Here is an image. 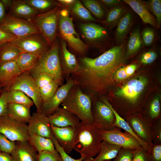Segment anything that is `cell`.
Wrapping results in <instances>:
<instances>
[{"label": "cell", "mask_w": 161, "mask_h": 161, "mask_svg": "<svg viewBox=\"0 0 161 161\" xmlns=\"http://www.w3.org/2000/svg\"><path fill=\"white\" fill-rule=\"evenodd\" d=\"M126 42L125 40L95 58H79V69L70 78L92 97L107 95L114 84L116 71L124 63Z\"/></svg>", "instance_id": "6da1fadb"}, {"label": "cell", "mask_w": 161, "mask_h": 161, "mask_svg": "<svg viewBox=\"0 0 161 161\" xmlns=\"http://www.w3.org/2000/svg\"><path fill=\"white\" fill-rule=\"evenodd\" d=\"M76 128L78 133L74 149L83 160L93 158L98 154L103 140L101 130L92 123L81 122Z\"/></svg>", "instance_id": "7a4b0ae2"}, {"label": "cell", "mask_w": 161, "mask_h": 161, "mask_svg": "<svg viewBox=\"0 0 161 161\" xmlns=\"http://www.w3.org/2000/svg\"><path fill=\"white\" fill-rule=\"evenodd\" d=\"M92 101L91 96L76 84L61 104L63 108L75 115L80 122L92 123Z\"/></svg>", "instance_id": "3957f363"}, {"label": "cell", "mask_w": 161, "mask_h": 161, "mask_svg": "<svg viewBox=\"0 0 161 161\" xmlns=\"http://www.w3.org/2000/svg\"><path fill=\"white\" fill-rule=\"evenodd\" d=\"M60 41L57 39L50 49L40 58L35 66L30 72L34 78L44 73L52 76L59 84L62 85L63 81L60 58Z\"/></svg>", "instance_id": "277c9868"}, {"label": "cell", "mask_w": 161, "mask_h": 161, "mask_svg": "<svg viewBox=\"0 0 161 161\" xmlns=\"http://www.w3.org/2000/svg\"><path fill=\"white\" fill-rule=\"evenodd\" d=\"M61 9V5L59 4L48 11L35 15L29 21L39 30L51 47L57 39Z\"/></svg>", "instance_id": "5b68a950"}, {"label": "cell", "mask_w": 161, "mask_h": 161, "mask_svg": "<svg viewBox=\"0 0 161 161\" xmlns=\"http://www.w3.org/2000/svg\"><path fill=\"white\" fill-rule=\"evenodd\" d=\"M58 35L76 53L80 55L85 54L88 46L80 39L75 31L68 10L61 9L59 16Z\"/></svg>", "instance_id": "8992f818"}, {"label": "cell", "mask_w": 161, "mask_h": 161, "mask_svg": "<svg viewBox=\"0 0 161 161\" xmlns=\"http://www.w3.org/2000/svg\"><path fill=\"white\" fill-rule=\"evenodd\" d=\"M0 28L17 38L40 32L30 21L15 17L9 13L6 14L0 22Z\"/></svg>", "instance_id": "52a82bcc"}, {"label": "cell", "mask_w": 161, "mask_h": 161, "mask_svg": "<svg viewBox=\"0 0 161 161\" xmlns=\"http://www.w3.org/2000/svg\"><path fill=\"white\" fill-rule=\"evenodd\" d=\"M92 124L101 131H110L117 127L114 115L111 108L101 100L92 101Z\"/></svg>", "instance_id": "ba28073f"}, {"label": "cell", "mask_w": 161, "mask_h": 161, "mask_svg": "<svg viewBox=\"0 0 161 161\" xmlns=\"http://www.w3.org/2000/svg\"><path fill=\"white\" fill-rule=\"evenodd\" d=\"M10 42L16 47L21 53H29L41 57L51 47L40 32L17 38Z\"/></svg>", "instance_id": "9c48e42d"}, {"label": "cell", "mask_w": 161, "mask_h": 161, "mask_svg": "<svg viewBox=\"0 0 161 161\" xmlns=\"http://www.w3.org/2000/svg\"><path fill=\"white\" fill-rule=\"evenodd\" d=\"M18 89L25 93L33 101L36 108V112H41L42 101L39 89L30 72H23L10 85L7 91Z\"/></svg>", "instance_id": "30bf717a"}, {"label": "cell", "mask_w": 161, "mask_h": 161, "mask_svg": "<svg viewBox=\"0 0 161 161\" xmlns=\"http://www.w3.org/2000/svg\"><path fill=\"white\" fill-rule=\"evenodd\" d=\"M0 133L12 141H28L27 125L14 120L7 115L0 117Z\"/></svg>", "instance_id": "8fae6325"}, {"label": "cell", "mask_w": 161, "mask_h": 161, "mask_svg": "<svg viewBox=\"0 0 161 161\" xmlns=\"http://www.w3.org/2000/svg\"><path fill=\"white\" fill-rule=\"evenodd\" d=\"M103 140L120 146L121 148L134 150L143 147L134 136L125 131H121L117 127L110 131H101Z\"/></svg>", "instance_id": "7c38bea8"}, {"label": "cell", "mask_w": 161, "mask_h": 161, "mask_svg": "<svg viewBox=\"0 0 161 161\" xmlns=\"http://www.w3.org/2000/svg\"><path fill=\"white\" fill-rule=\"evenodd\" d=\"M66 83L59 87L52 97L48 100L43 103L41 112L48 117L59 107L66 97L72 87L77 84L70 77L66 78Z\"/></svg>", "instance_id": "4fadbf2b"}, {"label": "cell", "mask_w": 161, "mask_h": 161, "mask_svg": "<svg viewBox=\"0 0 161 161\" xmlns=\"http://www.w3.org/2000/svg\"><path fill=\"white\" fill-rule=\"evenodd\" d=\"M125 119L139 138L149 145L153 143V125L145 120L140 114H134Z\"/></svg>", "instance_id": "5bb4252c"}, {"label": "cell", "mask_w": 161, "mask_h": 161, "mask_svg": "<svg viewBox=\"0 0 161 161\" xmlns=\"http://www.w3.org/2000/svg\"><path fill=\"white\" fill-rule=\"evenodd\" d=\"M52 133L58 143L67 153H70L74 149L77 134L76 127L69 126L57 127L51 125Z\"/></svg>", "instance_id": "9a60e30c"}, {"label": "cell", "mask_w": 161, "mask_h": 161, "mask_svg": "<svg viewBox=\"0 0 161 161\" xmlns=\"http://www.w3.org/2000/svg\"><path fill=\"white\" fill-rule=\"evenodd\" d=\"M29 133L51 139L53 136L51 125L48 117L43 113H33L27 125Z\"/></svg>", "instance_id": "2e32d148"}, {"label": "cell", "mask_w": 161, "mask_h": 161, "mask_svg": "<svg viewBox=\"0 0 161 161\" xmlns=\"http://www.w3.org/2000/svg\"><path fill=\"white\" fill-rule=\"evenodd\" d=\"M67 44L61 39L60 41V58L63 76L69 78L70 75L78 71L79 65L75 56L67 48Z\"/></svg>", "instance_id": "e0dca14e"}, {"label": "cell", "mask_w": 161, "mask_h": 161, "mask_svg": "<svg viewBox=\"0 0 161 161\" xmlns=\"http://www.w3.org/2000/svg\"><path fill=\"white\" fill-rule=\"evenodd\" d=\"M23 72L15 60L0 64V88L7 90L10 85Z\"/></svg>", "instance_id": "ac0fdd59"}, {"label": "cell", "mask_w": 161, "mask_h": 161, "mask_svg": "<svg viewBox=\"0 0 161 161\" xmlns=\"http://www.w3.org/2000/svg\"><path fill=\"white\" fill-rule=\"evenodd\" d=\"M48 117L50 125L57 127L72 126L76 128L80 122L75 115L63 108L59 107Z\"/></svg>", "instance_id": "d6986e66"}, {"label": "cell", "mask_w": 161, "mask_h": 161, "mask_svg": "<svg viewBox=\"0 0 161 161\" xmlns=\"http://www.w3.org/2000/svg\"><path fill=\"white\" fill-rule=\"evenodd\" d=\"M80 28L83 36L90 43H96L107 38L108 32L105 27L94 23L81 24Z\"/></svg>", "instance_id": "ffe728a7"}, {"label": "cell", "mask_w": 161, "mask_h": 161, "mask_svg": "<svg viewBox=\"0 0 161 161\" xmlns=\"http://www.w3.org/2000/svg\"><path fill=\"white\" fill-rule=\"evenodd\" d=\"M15 142V148L10 154L13 161H38L37 151L28 141Z\"/></svg>", "instance_id": "44dd1931"}, {"label": "cell", "mask_w": 161, "mask_h": 161, "mask_svg": "<svg viewBox=\"0 0 161 161\" xmlns=\"http://www.w3.org/2000/svg\"><path fill=\"white\" fill-rule=\"evenodd\" d=\"M9 13L20 18L30 21L40 13L32 7L24 0H13Z\"/></svg>", "instance_id": "7402d4cb"}, {"label": "cell", "mask_w": 161, "mask_h": 161, "mask_svg": "<svg viewBox=\"0 0 161 161\" xmlns=\"http://www.w3.org/2000/svg\"><path fill=\"white\" fill-rule=\"evenodd\" d=\"M140 17L143 22L157 28L155 18L148 10L144 1L140 0H123Z\"/></svg>", "instance_id": "603a6c76"}, {"label": "cell", "mask_w": 161, "mask_h": 161, "mask_svg": "<svg viewBox=\"0 0 161 161\" xmlns=\"http://www.w3.org/2000/svg\"><path fill=\"white\" fill-rule=\"evenodd\" d=\"M7 110L9 117L19 122L28 123L31 117L30 109L23 105L8 103Z\"/></svg>", "instance_id": "cb8c5ba5"}, {"label": "cell", "mask_w": 161, "mask_h": 161, "mask_svg": "<svg viewBox=\"0 0 161 161\" xmlns=\"http://www.w3.org/2000/svg\"><path fill=\"white\" fill-rule=\"evenodd\" d=\"M133 22V16L131 12L127 11L117 23L115 32L117 42L121 44L124 41Z\"/></svg>", "instance_id": "d4e9b609"}, {"label": "cell", "mask_w": 161, "mask_h": 161, "mask_svg": "<svg viewBox=\"0 0 161 161\" xmlns=\"http://www.w3.org/2000/svg\"><path fill=\"white\" fill-rule=\"evenodd\" d=\"M121 148L105 140L101 143L97 156L91 158V161H103L111 160L117 156Z\"/></svg>", "instance_id": "484cf974"}, {"label": "cell", "mask_w": 161, "mask_h": 161, "mask_svg": "<svg viewBox=\"0 0 161 161\" xmlns=\"http://www.w3.org/2000/svg\"><path fill=\"white\" fill-rule=\"evenodd\" d=\"M28 141L38 152L43 151H52L55 149L51 139L38 134L29 133Z\"/></svg>", "instance_id": "4316f807"}, {"label": "cell", "mask_w": 161, "mask_h": 161, "mask_svg": "<svg viewBox=\"0 0 161 161\" xmlns=\"http://www.w3.org/2000/svg\"><path fill=\"white\" fill-rule=\"evenodd\" d=\"M125 6L120 4L116 6L109 10L105 19L102 23L104 27L113 28L116 26L120 20L127 11Z\"/></svg>", "instance_id": "83f0119b"}, {"label": "cell", "mask_w": 161, "mask_h": 161, "mask_svg": "<svg viewBox=\"0 0 161 161\" xmlns=\"http://www.w3.org/2000/svg\"><path fill=\"white\" fill-rule=\"evenodd\" d=\"M41 57L29 53H21L15 60L23 72H30L38 64Z\"/></svg>", "instance_id": "f1b7e54d"}, {"label": "cell", "mask_w": 161, "mask_h": 161, "mask_svg": "<svg viewBox=\"0 0 161 161\" xmlns=\"http://www.w3.org/2000/svg\"><path fill=\"white\" fill-rule=\"evenodd\" d=\"M143 46L139 27L135 28L131 34L126 44V56L132 55Z\"/></svg>", "instance_id": "f546056e"}, {"label": "cell", "mask_w": 161, "mask_h": 161, "mask_svg": "<svg viewBox=\"0 0 161 161\" xmlns=\"http://www.w3.org/2000/svg\"><path fill=\"white\" fill-rule=\"evenodd\" d=\"M141 115L147 121L153 125L160 118V98L158 97L154 98L147 106L146 110Z\"/></svg>", "instance_id": "4dcf8cb0"}, {"label": "cell", "mask_w": 161, "mask_h": 161, "mask_svg": "<svg viewBox=\"0 0 161 161\" xmlns=\"http://www.w3.org/2000/svg\"><path fill=\"white\" fill-rule=\"evenodd\" d=\"M101 100L103 101L111 108L114 113L116 119V122L117 127H118L120 129L121 128L124 129L125 131L132 135L137 140L141 145L142 147L148 151L149 148V145L148 144L145 143L141 140L137 136L133 131L130 126L128 123L126 121V120L119 115L112 107L108 100L104 99H102Z\"/></svg>", "instance_id": "1f68e13d"}, {"label": "cell", "mask_w": 161, "mask_h": 161, "mask_svg": "<svg viewBox=\"0 0 161 161\" xmlns=\"http://www.w3.org/2000/svg\"><path fill=\"white\" fill-rule=\"evenodd\" d=\"M6 99L8 103H14L24 105L30 109L34 103L25 93L18 89L7 91Z\"/></svg>", "instance_id": "d6a6232c"}, {"label": "cell", "mask_w": 161, "mask_h": 161, "mask_svg": "<svg viewBox=\"0 0 161 161\" xmlns=\"http://www.w3.org/2000/svg\"><path fill=\"white\" fill-rule=\"evenodd\" d=\"M21 53L20 50L10 42L0 46V64L15 60Z\"/></svg>", "instance_id": "836d02e7"}, {"label": "cell", "mask_w": 161, "mask_h": 161, "mask_svg": "<svg viewBox=\"0 0 161 161\" xmlns=\"http://www.w3.org/2000/svg\"><path fill=\"white\" fill-rule=\"evenodd\" d=\"M71 7L73 13L80 19L88 21H99L79 1L75 0Z\"/></svg>", "instance_id": "e575fe53"}, {"label": "cell", "mask_w": 161, "mask_h": 161, "mask_svg": "<svg viewBox=\"0 0 161 161\" xmlns=\"http://www.w3.org/2000/svg\"><path fill=\"white\" fill-rule=\"evenodd\" d=\"M24 1L40 13L48 11L59 4L58 1L51 0H24Z\"/></svg>", "instance_id": "d590c367"}, {"label": "cell", "mask_w": 161, "mask_h": 161, "mask_svg": "<svg viewBox=\"0 0 161 161\" xmlns=\"http://www.w3.org/2000/svg\"><path fill=\"white\" fill-rule=\"evenodd\" d=\"M59 86L58 83L54 80L39 89V92L42 102H45L49 100Z\"/></svg>", "instance_id": "8d00e7d4"}, {"label": "cell", "mask_w": 161, "mask_h": 161, "mask_svg": "<svg viewBox=\"0 0 161 161\" xmlns=\"http://www.w3.org/2000/svg\"><path fill=\"white\" fill-rule=\"evenodd\" d=\"M83 5L96 18H102L104 15V9L100 1L94 0H82Z\"/></svg>", "instance_id": "74e56055"}, {"label": "cell", "mask_w": 161, "mask_h": 161, "mask_svg": "<svg viewBox=\"0 0 161 161\" xmlns=\"http://www.w3.org/2000/svg\"><path fill=\"white\" fill-rule=\"evenodd\" d=\"M144 2L148 10L156 19L157 28H160L161 25V0H149Z\"/></svg>", "instance_id": "f35d334b"}, {"label": "cell", "mask_w": 161, "mask_h": 161, "mask_svg": "<svg viewBox=\"0 0 161 161\" xmlns=\"http://www.w3.org/2000/svg\"><path fill=\"white\" fill-rule=\"evenodd\" d=\"M38 161H62L61 155L55 149L52 151H43L38 152Z\"/></svg>", "instance_id": "ab89813d"}, {"label": "cell", "mask_w": 161, "mask_h": 161, "mask_svg": "<svg viewBox=\"0 0 161 161\" xmlns=\"http://www.w3.org/2000/svg\"><path fill=\"white\" fill-rule=\"evenodd\" d=\"M16 146V142L11 141L0 133V151L10 154Z\"/></svg>", "instance_id": "60d3db41"}, {"label": "cell", "mask_w": 161, "mask_h": 161, "mask_svg": "<svg viewBox=\"0 0 161 161\" xmlns=\"http://www.w3.org/2000/svg\"><path fill=\"white\" fill-rule=\"evenodd\" d=\"M147 161H161V144L153 143L147 151Z\"/></svg>", "instance_id": "b9f144b4"}, {"label": "cell", "mask_w": 161, "mask_h": 161, "mask_svg": "<svg viewBox=\"0 0 161 161\" xmlns=\"http://www.w3.org/2000/svg\"><path fill=\"white\" fill-rule=\"evenodd\" d=\"M140 35L143 45L149 46L153 44L155 38V34L152 28L149 27L145 28L140 33Z\"/></svg>", "instance_id": "7bdbcfd3"}, {"label": "cell", "mask_w": 161, "mask_h": 161, "mask_svg": "<svg viewBox=\"0 0 161 161\" xmlns=\"http://www.w3.org/2000/svg\"><path fill=\"white\" fill-rule=\"evenodd\" d=\"M153 125L152 143L155 144H161V119L160 117Z\"/></svg>", "instance_id": "ee69618b"}, {"label": "cell", "mask_w": 161, "mask_h": 161, "mask_svg": "<svg viewBox=\"0 0 161 161\" xmlns=\"http://www.w3.org/2000/svg\"><path fill=\"white\" fill-rule=\"evenodd\" d=\"M51 139L53 143L55 149L61 155L62 161H83V158L81 157L78 159H76L72 158L59 145L53 135Z\"/></svg>", "instance_id": "f6af8a7d"}, {"label": "cell", "mask_w": 161, "mask_h": 161, "mask_svg": "<svg viewBox=\"0 0 161 161\" xmlns=\"http://www.w3.org/2000/svg\"><path fill=\"white\" fill-rule=\"evenodd\" d=\"M33 78L39 89L55 80L49 75L44 73H40Z\"/></svg>", "instance_id": "bcb514c9"}, {"label": "cell", "mask_w": 161, "mask_h": 161, "mask_svg": "<svg viewBox=\"0 0 161 161\" xmlns=\"http://www.w3.org/2000/svg\"><path fill=\"white\" fill-rule=\"evenodd\" d=\"M133 150L121 148L112 161H132Z\"/></svg>", "instance_id": "7dc6e473"}, {"label": "cell", "mask_w": 161, "mask_h": 161, "mask_svg": "<svg viewBox=\"0 0 161 161\" xmlns=\"http://www.w3.org/2000/svg\"><path fill=\"white\" fill-rule=\"evenodd\" d=\"M157 56V54L154 50H149L145 52L142 55L140 61L145 64H151L155 60Z\"/></svg>", "instance_id": "c3c4849f"}, {"label": "cell", "mask_w": 161, "mask_h": 161, "mask_svg": "<svg viewBox=\"0 0 161 161\" xmlns=\"http://www.w3.org/2000/svg\"><path fill=\"white\" fill-rule=\"evenodd\" d=\"M132 161H147V151L143 147L133 150Z\"/></svg>", "instance_id": "681fc988"}, {"label": "cell", "mask_w": 161, "mask_h": 161, "mask_svg": "<svg viewBox=\"0 0 161 161\" xmlns=\"http://www.w3.org/2000/svg\"><path fill=\"white\" fill-rule=\"evenodd\" d=\"M7 90H3L0 95V117L7 115L6 99Z\"/></svg>", "instance_id": "f907efd6"}, {"label": "cell", "mask_w": 161, "mask_h": 161, "mask_svg": "<svg viewBox=\"0 0 161 161\" xmlns=\"http://www.w3.org/2000/svg\"><path fill=\"white\" fill-rule=\"evenodd\" d=\"M16 38L14 36L5 32L0 28V46Z\"/></svg>", "instance_id": "816d5d0a"}, {"label": "cell", "mask_w": 161, "mask_h": 161, "mask_svg": "<svg viewBox=\"0 0 161 161\" xmlns=\"http://www.w3.org/2000/svg\"><path fill=\"white\" fill-rule=\"evenodd\" d=\"M129 78L126 74L124 66L120 67L116 71L114 77V80L119 82Z\"/></svg>", "instance_id": "f5cc1de1"}, {"label": "cell", "mask_w": 161, "mask_h": 161, "mask_svg": "<svg viewBox=\"0 0 161 161\" xmlns=\"http://www.w3.org/2000/svg\"><path fill=\"white\" fill-rule=\"evenodd\" d=\"M124 67L125 72L129 77L134 73L137 67V65L135 64H132Z\"/></svg>", "instance_id": "db71d44e"}, {"label": "cell", "mask_w": 161, "mask_h": 161, "mask_svg": "<svg viewBox=\"0 0 161 161\" xmlns=\"http://www.w3.org/2000/svg\"><path fill=\"white\" fill-rule=\"evenodd\" d=\"M100 2L107 7L111 8L120 4L122 1L119 0H101Z\"/></svg>", "instance_id": "11a10c76"}, {"label": "cell", "mask_w": 161, "mask_h": 161, "mask_svg": "<svg viewBox=\"0 0 161 161\" xmlns=\"http://www.w3.org/2000/svg\"><path fill=\"white\" fill-rule=\"evenodd\" d=\"M0 161H13L10 154L0 152Z\"/></svg>", "instance_id": "9f6ffc18"}, {"label": "cell", "mask_w": 161, "mask_h": 161, "mask_svg": "<svg viewBox=\"0 0 161 161\" xmlns=\"http://www.w3.org/2000/svg\"><path fill=\"white\" fill-rule=\"evenodd\" d=\"M75 0H57L58 3L61 5L71 7L74 4Z\"/></svg>", "instance_id": "6f0895ef"}, {"label": "cell", "mask_w": 161, "mask_h": 161, "mask_svg": "<svg viewBox=\"0 0 161 161\" xmlns=\"http://www.w3.org/2000/svg\"><path fill=\"white\" fill-rule=\"evenodd\" d=\"M6 14L5 8L0 0V22L3 19Z\"/></svg>", "instance_id": "680465c9"}, {"label": "cell", "mask_w": 161, "mask_h": 161, "mask_svg": "<svg viewBox=\"0 0 161 161\" xmlns=\"http://www.w3.org/2000/svg\"><path fill=\"white\" fill-rule=\"evenodd\" d=\"M1 1L4 5L5 9H9L13 1V0H1Z\"/></svg>", "instance_id": "91938a15"}, {"label": "cell", "mask_w": 161, "mask_h": 161, "mask_svg": "<svg viewBox=\"0 0 161 161\" xmlns=\"http://www.w3.org/2000/svg\"><path fill=\"white\" fill-rule=\"evenodd\" d=\"M83 161H91V158H87L83 160Z\"/></svg>", "instance_id": "94428289"}, {"label": "cell", "mask_w": 161, "mask_h": 161, "mask_svg": "<svg viewBox=\"0 0 161 161\" xmlns=\"http://www.w3.org/2000/svg\"><path fill=\"white\" fill-rule=\"evenodd\" d=\"M3 91V89L0 88V93H1Z\"/></svg>", "instance_id": "6125c7cd"}, {"label": "cell", "mask_w": 161, "mask_h": 161, "mask_svg": "<svg viewBox=\"0 0 161 161\" xmlns=\"http://www.w3.org/2000/svg\"><path fill=\"white\" fill-rule=\"evenodd\" d=\"M103 161H111V160H105Z\"/></svg>", "instance_id": "be15d7a7"}, {"label": "cell", "mask_w": 161, "mask_h": 161, "mask_svg": "<svg viewBox=\"0 0 161 161\" xmlns=\"http://www.w3.org/2000/svg\"><path fill=\"white\" fill-rule=\"evenodd\" d=\"M0 152H1L0 151Z\"/></svg>", "instance_id": "e7e4bbea"}]
</instances>
